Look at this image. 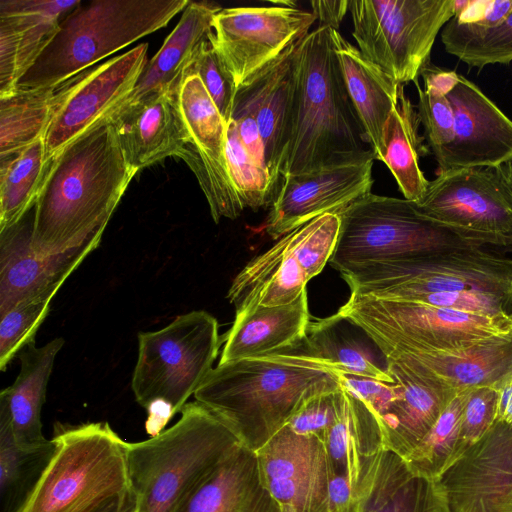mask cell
<instances>
[{
  "instance_id": "6da1fadb",
  "label": "cell",
  "mask_w": 512,
  "mask_h": 512,
  "mask_svg": "<svg viewBox=\"0 0 512 512\" xmlns=\"http://www.w3.org/2000/svg\"><path fill=\"white\" fill-rule=\"evenodd\" d=\"M137 172L108 118L66 146L50 162L32 208L35 254H60L101 239Z\"/></svg>"
},
{
  "instance_id": "7a4b0ae2",
  "label": "cell",
  "mask_w": 512,
  "mask_h": 512,
  "mask_svg": "<svg viewBox=\"0 0 512 512\" xmlns=\"http://www.w3.org/2000/svg\"><path fill=\"white\" fill-rule=\"evenodd\" d=\"M341 375L303 354L297 344L218 364L194 397L256 452L309 400L340 388Z\"/></svg>"
},
{
  "instance_id": "3957f363",
  "label": "cell",
  "mask_w": 512,
  "mask_h": 512,
  "mask_svg": "<svg viewBox=\"0 0 512 512\" xmlns=\"http://www.w3.org/2000/svg\"><path fill=\"white\" fill-rule=\"evenodd\" d=\"M331 32V27L318 25L294 47L293 123L282 178L349 161L371 149Z\"/></svg>"
},
{
  "instance_id": "277c9868",
  "label": "cell",
  "mask_w": 512,
  "mask_h": 512,
  "mask_svg": "<svg viewBox=\"0 0 512 512\" xmlns=\"http://www.w3.org/2000/svg\"><path fill=\"white\" fill-rule=\"evenodd\" d=\"M171 427L128 442L127 460L138 512H174L179 502L243 444L203 404L187 403Z\"/></svg>"
},
{
  "instance_id": "5b68a950",
  "label": "cell",
  "mask_w": 512,
  "mask_h": 512,
  "mask_svg": "<svg viewBox=\"0 0 512 512\" xmlns=\"http://www.w3.org/2000/svg\"><path fill=\"white\" fill-rule=\"evenodd\" d=\"M188 0H94L68 13L17 88L57 86L165 27Z\"/></svg>"
},
{
  "instance_id": "8992f818",
  "label": "cell",
  "mask_w": 512,
  "mask_h": 512,
  "mask_svg": "<svg viewBox=\"0 0 512 512\" xmlns=\"http://www.w3.org/2000/svg\"><path fill=\"white\" fill-rule=\"evenodd\" d=\"M217 320L204 310L174 319L166 327L138 334V358L131 387L146 409L152 437L187 404L207 375L220 348Z\"/></svg>"
},
{
  "instance_id": "52a82bcc",
  "label": "cell",
  "mask_w": 512,
  "mask_h": 512,
  "mask_svg": "<svg viewBox=\"0 0 512 512\" xmlns=\"http://www.w3.org/2000/svg\"><path fill=\"white\" fill-rule=\"evenodd\" d=\"M55 453L22 512H99L132 490L127 446L108 422L57 425Z\"/></svg>"
},
{
  "instance_id": "ba28073f",
  "label": "cell",
  "mask_w": 512,
  "mask_h": 512,
  "mask_svg": "<svg viewBox=\"0 0 512 512\" xmlns=\"http://www.w3.org/2000/svg\"><path fill=\"white\" fill-rule=\"evenodd\" d=\"M351 295L404 300L428 293L479 292L512 301V257L467 248L343 270Z\"/></svg>"
},
{
  "instance_id": "9c48e42d",
  "label": "cell",
  "mask_w": 512,
  "mask_h": 512,
  "mask_svg": "<svg viewBox=\"0 0 512 512\" xmlns=\"http://www.w3.org/2000/svg\"><path fill=\"white\" fill-rule=\"evenodd\" d=\"M338 214L340 231L329 263L339 272L367 263L480 248L425 217L404 198L369 193Z\"/></svg>"
},
{
  "instance_id": "30bf717a",
  "label": "cell",
  "mask_w": 512,
  "mask_h": 512,
  "mask_svg": "<svg viewBox=\"0 0 512 512\" xmlns=\"http://www.w3.org/2000/svg\"><path fill=\"white\" fill-rule=\"evenodd\" d=\"M338 312L382 349L453 351L512 331V315L350 295Z\"/></svg>"
},
{
  "instance_id": "8fae6325",
  "label": "cell",
  "mask_w": 512,
  "mask_h": 512,
  "mask_svg": "<svg viewBox=\"0 0 512 512\" xmlns=\"http://www.w3.org/2000/svg\"><path fill=\"white\" fill-rule=\"evenodd\" d=\"M455 0H349L352 36L363 56L399 85L415 82L430 63Z\"/></svg>"
},
{
  "instance_id": "7c38bea8",
  "label": "cell",
  "mask_w": 512,
  "mask_h": 512,
  "mask_svg": "<svg viewBox=\"0 0 512 512\" xmlns=\"http://www.w3.org/2000/svg\"><path fill=\"white\" fill-rule=\"evenodd\" d=\"M412 203L473 246L512 250V161L439 172Z\"/></svg>"
},
{
  "instance_id": "4fadbf2b",
  "label": "cell",
  "mask_w": 512,
  "mask_h": 512,
  "mask_svg": "<svg viewBox=\"0 0 512 512\" xmlns=\"http://www.w3.org/2000/svg\"><path fill=\"white\" fill-rule=\"evenodd\" d=\"M338 213H326L280 237L236 275L227 298L236 312L295 301L330 261L339 231Z\"/></svg>"
},
{
  "instance_id": "5bb4252c",
  "label": "cell",
  "mask_w": 512,
  "mask_h": 512,
  "mask_svg": "<svg viewBox=\"0 0 512 512\" xmlns=\"http://www.w3.org/2000/svg\"><path fill=\"white\" fill-rule=\"evenodd\" d=\"M279 3L225 8L213 19L209 40L237 88L303 39L316 21L312 11Z\"/></svg>"
},
{
  "instance_id": "9a60e30c",
  "label": "cell",
  "mask_w": 512,
  "mask_h": 512,
  "mask_svg": "<svg viewBox=\"0 0 512 512\" xmlns=\"http://www.w3.org/2000/svg\"><path fill=\"white\" fill-rule=\"evenodd\" d=\"M147 51L148 44L141 43L59 85L57 102L44 136L48 164L132 93L148 63Z\"/></svg>"
},
{
  "instance_id": "2e32d148",
  "label": "cell",
  "mask_w": 512,
  "mask_h": 512,
  "mask_svg": "<svg viewBox=\"0 0 512 512\" xmlns=\"http://www.w3.org/2000/svg\"><path fill=\"white\" fill-rule=\"evenodd\" d=\"M179 106L189 133L181 158L192 170L208 201L213 220L236 219L244 210L231 181L227 159V124L195 73H185Z\"/></svg>"
},
{
  "instance_id": "e0dca14e",
  "label": "cell",
  "mask_w": 512,
  "mask_h": 512,
  "mask_svg": "<svg viewBox=\"0 0 512 512\" xmlns=\"http://www.w3.org/2000/svg\"><path fill=\"white\" fill-rule=\"evenodd\" d=\"M374 160L370 149L349 161L283 177L265 223L266 233L279 239L323 214L339 213L371 193Z\"/></svg>"
},
{
  "instance_id": "ac0fdd59",
  "label": "cell",
  "mask_w": 512,
  "mask_h": 512,
  "mask_svg": "<svg viewBox=\"0 0 512 512\" xmlns=\"http://www.w3.org/2000/svg\"><path fill=\"white\" fill-rule=\"evenodd\" d=\"M435 482L448 512H512V426L496 420Z\"/></svg>"
},
{
  "instance_id": "d6986e66",
  "label": "cell",
  "mask_w": 512,
  "mask_h": 512,
  "mask_svg": "<svg viewBox=\"0 0 512 512\" xmlns=\"http://www.w3.org/2000/svg\"><path fill=\"white\" fill-rule=\"evenodd\" d=\"M255 453L281 512H330L328 487L334 470L322 440L286 425Z\"/></svg>"
},
{
  "instance_id": "ffe728a7",
  "label": "cell",
  "mask_w": 512,
  "mask_h": 512,
  "mask_svg": "<svg viewBox=\"0 0 512 512\" xmlns=\"http://www.w3.org/2000/svg\"><path fill=\"white\" fill-rule=\"evenodd\" d=\"M446 96L454 137L434 156L439 172L512 161V120L475 83L459 75Z\"/></svg>"
},
{
  "instance_id": "44dd1931",
  "label": "cell",
  "mask_w": 512,
  "mask_h": 512,
  "mask_svg": "<svg viewBox=\"0 0 512 512\" xmlns=\"http://www.w3.org/2000/svg\"><path fill=\"white\" fill-rule=\"evenodd\" d=\"M31 237L32 209L17 224L0 231V316L27 299L55 295L101 241L39 256L31 247Z\"/></svg>"
},
{
  "instance_id": "7402d4cb",
  "label": "cell",
  "mask_w": 512,
  "mask_h": 512,
  "mask_svg": "<svg viewBox=\"0 0 512 512\" xmlns=\"http://www.w3.org/2000/svg\"><path fill=\"white\" fill-rule=\"evenodd\" d=\"M295 45L237 88L231 115L250 114L255 118L277 192L292 133Z\"/></svg>"
},
{
  "instance_id": "603a6c76",
  "label": "cell",
  "mask_w": 512,
  "mask_h": 512,
  "mask_svg": "<svg viewBox=\"0 0 512 512\" xmlns=\"http://www.w3.org/2000/svg\"><path fill=\"white\" fill-rule=\"evenodd\" d=\"M106 118L115 128L126 160L137 171L170 156L180 157L189 141L178 90L148 95Z\"/></svg>"
},
{
  "instance_id": "cb8c5ba5",
  "label": "cell",
  "mask_w": 512,
  "mask_h": 512,
  "mask_svg": "<svg viewBox=\"0 0 512 512\" xmlns=\"http://www.w3.org/2000/svg\"><path fill=\"white\" fill-rule=\"evenodd\" d=\"M81 0H0V96L13 92Z\"/></svg>"
},
{
  "instance_id": "d4e9b609",
  "label": "cell",
  "mask_w": 512,
  "mask_h": 512,
  "mask_svg": "<svg viewBox=\"0 0 512 512\" xmlns=\"http://www.w3.org/2000/svg\"><path fill=\"white\" fill-rule=\"evenodd\" d=\"M387 361L400 394L381 418L382 446L404 459L458 393L399 359Z\"/></svg>"
},
{
  "instance_id": "484cf974",
  "label": "cell",
  "mask_w": 512,
  "mask_h": 512,
  "mask_svg": "<svg viewBox=\"0 0 512 512\" xmlns=\"http://www.w3.org/2000/svg\"><path fill=\"white\" fill-rule=\"evenodd\" d=\"M381 351L387 358L399 359L459 393L494 386L512 369V331L453 351Z\"/></svg>"
},
{
  "instance_id": "4316f807",
  "label": "cell",
  "mask_w": 512,
  "mask_h": 512,
  "mask_svg": "<svg viewBox=\"0 0 512 512\" xmlns=\"http://www.w3.org/2000/svg\"><path fill=\"white\" fill-rule=\"evenodd\" d=\"M174 512H281L254 451L242 445L192 489Z\"/></svg>"
},
{
  "instance_id": "83f0119b",
  "label": "cell",
  "mask_w": 512,
  "mask_h": 512,
  "mask_svg": "<svg viewBox=\"0 0 512 512\" xmlns=\"http://www.w3.org/2000/svg\"><path fill=\"white\" fill-rule=\"evenodd\" d=\"M307 289L293 302L236 312L219 364L279 352L302 342L310 326Z\"/></svg>"
},
{
  "instance_id": "f1b7e54d",
  "label": "cell",
  "mask_w": 512,
  "mask_h": 512,
  "mask_svg": "<svg viewBox=\"0 0 512 512\" xmlns=\"http://www.w3.org/2000/svg\"><path fill=\"white\" fill-rule=\"evenodd\" d=\"M220 10L214 3L189 1L176 27L146 64L132 93L115 110L157 92L177 91L201 46L209 40L213 19Z\"/></svg>"
},
{
  "instance_id": "f546056e",
  "label": "cell",
  "mask_w": 512,
  "mask_h": 512,
  "mask_svg": "<svg viewBox=\"0 0 512 512\" xmlns=\"http://www.w3.org/2000/svg\"><path fill=\"white\" fill-rule=\"evenodd\" d=\"M299 350L333 371L394 383L388 361L375 341L339 312L310 323Z\"/></svg>"
},
{
  "instance_id": "4dcf8cb0",
  "label": "cell",
  "mask_w": 512,
  "mask_h": 512,
  "mask_svg": "<svg viewBox=\"0 0 512 512\" xmlns=\"http://www.w3.org/2000/svg\"><path fill=\"white\" fill-rule=\"evenodd\" d=\"M354 512H448L435 481L414 476L404 459L381 449L357 491Z\"/></svg>"
},
{
  "instance_id": "1f68e13d",
  "label": "cell",
  "mask_w": 512,
  "mask_h": 512,
  "mask_svg": "<svg viewBox=\"0 0 512 512\" xmlns=\"http://www.w3.org/2000/svg\"><path fill=\"white\" fill-rule=\"evenodd\" d=\"M63 338L37 348L30 343L20 353V372L14 383L0 393V416L11 428L15 442L24 447L42 444L48 439L42 432L41 411L47 385Z\"/></svg>"
},
{
  "instance_id": "d6a6232c",
  "label": "cell",
  "mask_w": 512,
  "mask_h": 512,
  "mask_svg": "<svg viewBox=\"0 0 512 512\" xmlns=\"http://www.w3.org/2000/svg\"><path fill=\"white\" fill-rule=\"evenodd\" d=\"M381 417L341 382L335 422L323 441L332 469L346 477L356 494L382 446Z\"/></svg>"
},
{
  "instance_id": "836d02e7",
  "label": "cell",
  "mask_w": 512,
  "mask_h": 512,
  "mask_svg": "<svg viewBox=\"0 0 512 512\" xmlns=\"http://www.w3.org/2000/svg\"><path fill=\"white\" fill-rule=\"evenodd\" d=\"M331 34L349 97L376 156L385 123L403 86L366 59L338 30L332 28Z\"/></svg>"
},
{
  "instance_id": "e575fe53",
  "label": "cell",
  "mask_w": 512,
  "mask_h": 512,
  "mask_svg": "<svg viewBox=\"0 0 512 512\" xmlns=\"http://www.w3.org/2000/svg\"><path fill=\"white\" fill-rule=\"evenodd\" d=\"M419 125L417 111L402 88L385 123L381 148L375 158L388 167L404 199L411 202L423 197L429 182L419 165L420 157L429 152L423 143L425 138L419 135Z\"/></svg>"
},
{
  "instance_id": "d590c367",
  "label": "cell",
  "mask_w": 512,
  "mask_h": 512,
  "mask_svg": "<svg viewBox=\"0 0 512 512\" xmlns=\"http://www.w3.org/2000/svg\"><path fill=\"white\" fill-rule=\"evenodd\" d=\"M55 450L52 438L36 446L18 445L0 416V512H22Z\"/></svg>"
},
{
  "instance_id": "8d00e7d4",
  "label": "cell",
  "mask_w": 512,
  "mask_h": 512,
  "mask_svg": "<svg viewBox=\"0 0 512 512\" xmlns=\"http://www.w3.org/2000/svg\"><path fill=\"white\" fill-rule=\"evenodd\" d=\"M57 86L16 88L0 96V160L44 138L58 98Z\"/></svg>"
},
{
  "instance_id": "74e56055",
  "label": "cell",
  "mask_w": 512,
  "mask_h": 512,
  "mask_svg": "<svg viewBox=\"0 0 512 512\" xmlns=\"http://www.w3.org/2000/svg\"><path fill=\"white\" fill-rule=\"evenodd\" d=\"M0 231L17 224L33 208L49 164L44 138L0 160Z\"/></svg>"
},
{
  "instance_id": "f35d334b",
  "label": "cell",
  "mask_w": 512,
  "mask_h": 512,
  "mask_svg": "<svg viewBox=\"0 0 512 512\" xmlns=\"http://www.w3.org/2000/svg\"><path fill=\"white\" fill-rule=\"evenodd\" d=\"M441 40L445 51L469 68L508 65L512 62V11L501 23L490 28L453 17L441 30Z\"/></svg>"
},
{
  "instance_id": "ab89813d",
  "label": "cell",
  "mask_w": 512,
  "mask_h": 512,
  "mask_svg": "<svg viewBox=\"0 0 512 512\" xmlns=\"http://www.w3.org/2000/svg\"><path fill=\"white\" fill-rule=\"evenodd\" d=\"M468 392L456 394L428 434L404 458L414 476L435 481L455 461L461 415Z\"/></svg>"
},
{
  "instance_id": "60d3db41",
  "label": "cell",
  "mask_w": 512,
  "mask_h": 512,
  "mask_svg": "<svg viewBox=\"0 0 512 512\" xmlns=\"http://www.w3.org/2000/svg\"><path fill=\"white\" fill-rule=\"evenodd\" d=\"M226 159L231 181L244 209H258L272 204L277 189L268 168L258 164L248 154L233 120L227 124Z\"/></svg>"
},
{
  "instance_id": "b9f144b4",
  "label": "cell",
  "mask_w": 512,
  "mask_h": 512,
  "mask_svg": "<svg viewBox=\"0 0 512 512\" xmlns=\"http://www.w3.org/2000/svg\"><path fill=\"white\" fill-rule=\"evenodd\" d=\"M54 295L27 299L0 316V369L4 371L18 352L35 342V335L49 313Z\"/></svg>"
},
{
  "instance_id": "7bdbcfd3",
  "label": "cell",
  "mask_w": 512,
  "mask_h": 512,
  "mask_svg": "<svg viewBox=\"0 0 512 512\" xmlns=\"http://www.w3.org/2000/svg\"><path fill=\"white\" fill-rule=\"evenodd\" d=\"M185 73L197 74L226 124L231 119L237 87L220 56L206 41Z\"/></svg>"
},
{
  "instance_id": "ee69618b",
  "label": "cell",
  "mask_w": 512,
  "mask_h": 512,
  "mask_svg": "<svg viewBox=\"0 0 512 512\" xmlns=\"http://www.w3.org/2000/svg\"><path fill=\"white\" fill-rule=\"evenodd\" d=\"M498 392L493 386L470 389L461 415L455 460L478 442L497 419Z\"/></svg>"
},
{
  "instance_id": "f6af8a7d",
  "label": "cell",
  "mask_w": 512,
  "mask_h": 512,
  "mask_svg": "<svg viewBox=\"0 0 512 512\" xmlns=\"http://www.w3.org/2000/svg\"><path fill=\"white\" fill-rule=\"evenodd\" d=\"M418 92L417 115L424 128V138L433 156L446 147L454 137V113L446 95L421 88Z\"/></svg>"
},
{
  "instance_id": "bcb514c9",
  "label": "cell",
  "mask_w": 512,
  "mask_h": 512,
  "mask_svg": "<svg viewBox=\"0 0 512 512\" xmlns=\"http://www.w3.org/2000/svg\"><path fill=\"white\" fill-rule=\"evenodd\" d=\"M340 390L341 386L335 391L309 400L291 418L287 426L296 433L314 436L324 441L337 416Z\"/></svg>"
},
{
  "instance_id": "7dc6e473",
  "label": "cell",
  "mask_w": 512,
  "mask_h": 512,
  "mask_svg": "<svg viewBox=\"0 0 512 512\" xmlns=\"http://www.w3.org/2000/svg\"><path fill=\"white\" fill-rule=\"evenodd\" d=\"M342 384L358 395L382 418L397 400L399 385L348 374L341 375Z\"/></svg>"
},
{
  "instance_id": "c3c4849f",
  "label": "cell",
  "mask_w": 512,
  "mask_h": 512,
  "mask_svg": "<svg viewBox=\"0 0 512 512\" xmlns=\"http://www.w3.org/2000/svg\"><path fill=\"white\" fill-rule=\"evenodd\" d=\"M236 124L238 136L248 154L260 165L266 166L265 146L255 118L250 114L231 117Z\"/></svg>"
},
{
  "instance_id": "681fc988",
  "label": "cell",
  "mask_w": 512,
  "mask_h": 512,
  "mask_svg": "<svg viewBox=\"0 0 512 512\" xmlns=\"http://www.w3.org/2000/svg\"><path fill=\"white\" fill-rule=\"evenodd\" d=\"M312 12L319 25L329 26L338 30L344 16L349 12V0L342 1H311Z\"/></svg>"
},
{
  "instance_id": "f907efd6",
  "label": "cell",
  "mask_w": 512,
  "mask_h": 512,
  "mask_svg": "<svg viewBox=\"0 0 512 512\" xmlns=\"http://www.w3.org/2000/svg\"><path fill=\"white\" fill-rule=\"evenodd\" d=\"M459 75L452 70L439 68L431 62L421 72L424 88L447 95L459 79Z\"/></svg>"
},
{
  "instance_id": "816d5d0a",
  "label": "cell",
  "mask_w": 512,
  "mask_h": 512,
  "mask_svg": "<svg viewBox=\"0 0 512 512\" xmlns=\"http://www.w3.org/2000/svg\"><path fill=\"white\" fill-rule=\"evenodd\" d=\"M498 392L497 419L512 426V369L494 386Z\"/></svg>"
},
{
  "instance_id": "f5cc1de1",
  "label": "cell",
  "mask_w": 512,
  "mask_h": 512,
  "mask_svg": "<svg viewBox=\"0 0 512 512\" xmlns=\"http://www.w3.org/2000/svg\"><path fill=\"white\" fill-rule=\"evenodd\" d=\"M99 512H138V500L133 490L118 497Z\"/></svg>"
}]
</instances>
